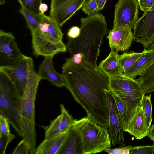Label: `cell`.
<instances>
[{"label": "cell", "instance_id": "6da1fadb", "mask_svg": "<svg viewBox=\"0 0 154 154\" xmlns=\"http://www.w3.org/2000/svg\"><path fill=\"white\" fill-rule=\"evenodd\" d=\"M62 70L65 87L87 116L108 128L109 115L105 90L108 89L109 78L98 67L95 69L83 61Z\"/></svg>", "mask_w": 154, "mask_h": 154}, {"label": "cell", "instance_id": "7a4b0ae2", "mask_svg": "<svg viewBox=\"0 0 154 154\" xmlns=\"http://www.w3.org/2000/svg\"><path fill=\"white\" fill-rule=\"evenodd\" d=\"M80 29V34L77 38H69L67 48L71 56L81 53L84 55L82 61L97 69L100 47L103 43V37L109 32L105 17L97 13L81 18Z\"/></svg>", "mask_w": 154, "mask_h": 154}, {"label": "cell", "instance_id": "3957f363", "mask_svg": "<svg viewBox=\"0 0 154 154\" xmlns=\"http://www.w3.org/2000/svg\"><path fill=\"white\" fill-rule=\"evenodd\" d=\"M33 54L44 57L67 51L63 42V34L57 23L50 16L43 14L37 27L31 32Z\"/></svg>", "mask_w": 154, "mask_h": 154}, {"label": "cell", "instance_id": "277c9868", "mask_svg": "<svg viewBox=\"0 0 154 154\" xmlns=\"http://www.w3.org/2000/svg\"><path fill=\"white\" fill-rule=\"evenodd\" d=\"M72 125L81 135L83 154L100 153L111 148L112 142L107 128L100 125L88 116L75 119Z\"/></svg>", "mask_w": 154, "mask_h": 154}, {"label": "cell", "instance_id": "5b68a950", "mask_svg": "<svg viewBox=\"0 0 154 154\" xmlns=\"http://www.w3.org/2000/svg\"><path fill=\"white\" fill-rule=\"evenodd\" d=\"M21 97L11 80L0 70V115L5 117L22 137L19 114Z\"/></svg>", "mask_w": 154, "mask_h": 154}, {"label": "cell", "instance_id": "8992f818", "mask_svg": "<svg viewBox=\"0 0 154 154\" xmlns=\"http://www.w3.org/2000/svg\"><path fill=\"white\" fill-rule=\"evenodd\" d=\"M108 90L121 99L138 106L141 105L145 95L137 79L127 76L123 73L109 78Z\"/></svg>", "mask_w": 154, "mask_h": 154}, {"label": "cell", "instance_id": "52a82bcc", "mask_svg": "<svg viewBox=\"0 0 154 154\" xmlns=\"http://www.w3.org/2000/svg\"><path fill=\"white\" fill-rule=\"evenodd\" d=\"M139 6L136 0H119L115 6L112 29L133 28L139 19Z\"/></svg>", "mask_w": 154, "mask_h": 154}, {"label": "cell", "instance_id": "ba28073f", "mask_svg": "<svg viewBox=\"0 0 154 154\" xmlns=\"http://www.w3.org/2000/svg\"><path fill=\"white\" fill-rule=\"evenodd\" d=\"M13 34L0 31V68L13 66L26 55L19 48Z\"/></svg>", "mask_w": 154, "mask_h": 154}, {"label": "cell", "instance_id": "9c48e42d", "mask_svg": "<svg viewBox=\"0 0 154 154\" xmlns=\"http://www.w3.org/2000/svg\"><path fill=\"white\" fill-rule=\"evenodd\" d=\"M105 92L108 106L109 115L108 132L112 144L123 145L124 144V132L117 107L112 93L106 89Z\"/></svg>", "mask_w": 154, "mask_h": 154}, {"label": "cell", "instance_id": "30bf717a", "mask_svg": "<svg viewBox=\"0 0 154 154\" xmlns=\"http://www.w3.org/2000/svg\"><path fill=\"white\" fill-rule=\"evenodd\" d=\"M133 28L134 41L146 49L154 41V3L150 9L144 12Z\"/></svg>", "mask_w": 154, "mask_h": 154}, {"label": "cell", "instance_id": "8fae6325", "mask_svg": "<svg viewBox=\"0 0 154 154\" xmlns=\"http://www.w3.org/2000/svg\"><path fill=\"white\" fill-rule=\"evenodd\" d=\"M85 0H51L49 16L60 27L81 8Z\"/></svg>", "mask_w": 154, "mask_h": 154}, {"label": "cell", "instance_id": "7c38bea8", "mask_svg": "<svg viewBox=\"0 0 154 154\" xmlns=\"http://www.w3.org/2000/svg\"><path fill=\"white\" fill-rule=\"evenodd\" d=\"M132 29L130 28L111 30L106 38L111 50L125 52L128 50L134 40Z\"/></svg>", "mask_w": 154, "mask_h": 154}, {"label": "cell", "instance_id": "4fadbf2b", "mask_svg": "<svg viewBox=\"0 0 154 154\" xmlns=\"http://www.w3.org/2000/svg\"><path fill=\"white\" fill-rule=\"evenodd\" d=\"M61 113L51 121L45 129V139L52 138L68 130L72 126L75 119L66 109L63 104H60Z\"/></svg>", "mask_w": 154, "mask_h": 154}, {"label": "cell", "instance_id": "5bb4252c", "mask_svg": "<svg viewBox=\"0 0 154 154\" xmlns=\"http://www.w3.org/2000/svg\"><path fill=\"white\" fill-rule=\"evenodd\" d=\"M54 56L44 57L40 64L38 73L40 80L46 79L57 87L66 86V84L62 73H60L54 69L53 64Z\"/></svg>", "mask_w": 154, "mask_h": 154}, {"label": "cell", "instance_id": "9a60e30c", "mask_svg": "<svg viewBox=\"0 0 154 154\" xmlns=\"http://www.w3.org/2000/svg\"><path fill=\"white\" fill-rule=\"evenodd\" d=\"M125 131L129 133L137 139H141L147 136L149 129L147 127L146 117L141 105L137 107Z\"/></svg>", "mask_w": 154, "mask_h": 154}, {"label": "cell", "instance_id": "2e32d148", "mask_svg": "<svg viewBox=\"0 0 154 154\" xmlns=\"http://www.w3.org/2000/svg\"><path fill=\"white\" fill-rule=\"evenodd\" d=\"M70 128L52 138L45 139L36 148L35 154H59L68 136Z\"/></svg>", "mask_w": 154, "mask_h": 154}, {"label": "cell", "instance_id": "e0dca14e", "mask_svg": "<svg viewBox=\"0 0 154 154\" xmlns=\"http://www.w3.org/2000/svg\"><path fill=\"white\" fill-rule=\"evenodd\" d=\"M59 154H83L81 135L72 125L70 127L68 136Z\"/></svg>", "mask_w": 154, "mask_h": 154}, {"label": "cell", "instance_id": "ac0fdd59", "mask_svg": "<svg viewBox=\"0 0 154 154\" xmlns=\"http://www.w3.org/2000/svg\"><path fill=\"white\" fill-rule=\"evenodd\" d=\"M154 61V51L147 49V51L123 73L127 76L134 79L149 66Z\"/></svg>", "mask_w": 154, "mask_h": 154}, {"label": "cell", "instance_id": "d6986e66", "mask_svg": "<svg viewBox=\"0 0 154 154\" xmlns=\"http://www.w3.org/2000/svg\"><path fill=\"white\" fill-rule=\"evenodd\" d=\"M113 94L117 107L121 124L125 131L138 106H136L130 102L123 100L116 95Z\"/></svg>", "mask_w": 154, "mask_h": 154}, {"label": "cell", "instance_id": "ffe728a7", "mask_svg": "<svg viewBox=\"0 0 154 154\" xmlns=\"http://www.w3.org/2000/svg\"><path fill=\"white\" fill-rule=\"evenodd\" d=\"M118 52L111 50L107 57L99 64L98 68L109 78L118 75L122 73L118 60Z\"/></svg>", "mask_w": 154, "mask_h": 154}, {"label": "cell", "instance_id": "44dd1931", "mask_svg": "<svg viewBox=\"0 0 154 154\" xmlns=\"http://www.w3.org/2000/svg\"><path fill=\"white\" fill-rule=\"evenodd\" d=\"M148 49L154 51V41ZM140 84L144 94L153 92L154 88V61L140 75L137 79Z\"/></svg>", "mask_w": 154, "mask_h": 154}, {"label": "cell", "instance_id": "7402d4cb", "mask_svg": "<svg viewBox=\"0 0 154 154\" xmlns=\"http://www.w3.org/2000/svg\"><path fill=\"white\" fill-rule=\"evenodd\" d=\"M147 51V49H144L141 52L131 51L129 53L125 52L121 55H118L117 58L121 72L123 73L128 69Z\"/></svg>", "mask_w": 154, "mask_h": 154}, {"label": "cell", "instance_id": "603a6c76", "mask_svg": "<svg viewBox=\"0 0 154 154\" xmlns=\"http://www.w3.org/2000/svg\"><path fill=\"white\" fill-rule=\"evenodd\" d=\"M19 12L24 18L27 27L30 31L35 30L38 26L41 20L43 14L31 12L22 5Z\"/></svg>", "mask_w": 154, "mask_h": 154}, {"label": "cell", "instance_id": "cb8c5ba5", "mask_svg": "<svg viewBox=\"0 0 154 154\" xmlns=\"http://www.w3.org/2000/svg\"><path fill=\"white\" fill-rule=\"evenodd\" d=\"M151 94L143 96L141 105L146 117L147 127L149 129L152 120V104L151 100Z\"/></svg>", "mask_w": 154, "mask_h": 154}, {"label": "cell", "instance_id": "d4e9b609", "mask_svg": "<svg viewBox=\"0 0 154 154\" xmlns=\"http://www.w3.org/2000/svg\"><path fill=\"white\" fill-rule=\"evenodd\" d=\"M81 9L88 16L94 15L99 11L96 0H85Z\"/></svg>", "mask_w": 154, "mask_h": 154}, {"label": "cell", "instance_id": "484cf974", "mask_svg": "<svg viewBox=\"0 0 154 154\" xmlns=\"http://www.w3.org/2000/svg\"><path fill=\"white\" fill-rule=\"evenodd\" d=\"M83 57L82 53H79L73 54L70 58H66V62L62 65V70L80 64L82 62Z\"/></svg>", "mask_w": 154, "mask_h": 154}, {"label": "cell", "instance_id": "4316f807", "mask_svg": "<svg viewBox=\"0 0 154 154\" xmlns=\"http://www.w3.org/2000/svg\"><path fill=\"white\" fill-rule=\"evenodd\" d=\"M42 0H18L22 5L29 11L36 13H40L39 7Z\"/></svg>", "mask_w": 154, "mask_h": 154}, {"label": "cell", "instance_id": "83f0119b", "mask_svg": "<svg viewBox=\"0 0 154 154\" xmlns=\"http://www.w3.org/2000/svg\"><path fill=\"white\" fill-rule=\"evenodd\" d=\"M130 150V154H153L154 152V145L133 146Z\"/></svg>", "mask_w": 154, "mask_h": 154}, {"label": "cell", "instance_id": "f1b7e54d", "mask_svg": "<svg viewBox=\"0 0 154 154\" xmlns=\"http://www.w3.org/2000/svg\"><path fill=\"white\" fill-rule=\"evenodd\" d=\"M16 136L12 134L9 135H0V154H4L8 144Z\"/></svg>", "mask_w": 154, "mask_h": 154}, {"label": "cell", "instance_id": "f546056e", "mask_svg": "<svg viewBox=\"0 0 154 154\" xmlns=\"http://www.w3.org/2000/svg\"><path fill=\"white\" fill-rule=\"evenodd\" d=\"M13 154H30L29 149L25 140L23 139L18 143Z\"/></svg>", "mask_w": 154, "mask_h": 154}, {"label": "cell", "instance_id": "4dcf8cb0", "mask_svg": "<svg viewBox=\"0 0 154 154\" xmlns=\"http://www.w3.org/2000/svg\"><path fill=\"white\" fill-rule=\"evenodd\" d=\"M9 123L5 117L0 115V135H9L11 134Z\"/></svg>", "mask_w": 154, "mask_h": 154}, {"label": "cell", "instance_id": "1f68e13d", "mask_svg": "<svg viewBox=\"0 0 154 154\" xmlns=\"http://www.w3.org/2000/svg\"><path fill=\"white\" fill-rule=\"evenodd\" d=\"M140 9L145 12L150 9L154 3V0H137Z\"/></svg>", "mask_w": 154, "mask_h": 154}, {"label": "cell", "instance_id": "d6a6232c", "mask_svg": "<svg viewBox=\"0 0 154 154\" xmlns=\"http://www.w3.org/2000/svg\"><path fill=\"white\" fill-rule=\"evenodd\" d=\"M80 29L77 26L71 27L68 31L67 36L69 38L74 39L77 38L80 35Z\"/></svg>", "mask_w": 154, "mask_h": 154}, {"label": "cell", "instance_id": "836d02e7", "mask_svg": "<svg viewBox=\"0 0 154 154\" xmlns=\"http://www.w3.org/2000/svg\"><path fill=\"white\" fill-rule=\"evenodd\" d=\"M133 146L131 145L122 148H109L104 151L109 154H123L124 151L126 149L131 148Z\"/></svg>", "mask_w": 154, "mask_h": 154}, {"label": "cell", "instance_id": "e575fe53", "mask_svg": "<svg viewBox=\"0 0 154 154\" xmlns=\"http://www.w3.org/2000/svg\"><path fill=\"white\" fill-rule=\"evenodd\" d=\"M48 9V5L45 3H41L39 7V11L40 14H44V13Z\"/></svg>", "mask_w": 154, "mask_h": 154}, {"label": "cell", "instance_id": "d590c367", "mask_svg": "<svg viewBox=\"0 0 154 154\" xmlns=\"http://www.w3.org/2000/svg\"><path fill=\"white\" fill-rule=\"evenodd\" d=\"M99 11L102 10L104 8L107 0H96Z\"/></svg>", "mask_w": 154, "mask_h": 154}, {"label": "cell", "instance_id": "8d00e7d4", "mask_svg": "<svg viewBox=\"0 0 154 154\" xmlns=\"http://www.w3.org/2000/svg\"><path fill=\"white\" fill-rule=\"evenodd\" d=\"M147 136L154 142V124L149 128V133Z\"/></svg>", "mask_w": 154, "mask_h": 154}, {"label": "cell", "instance_id": "74e56055", "mask_svg": "<svg viewBox=\"0 0 154 154\" xmlns=\"http://www.w3.org/2000/svg\"><path fill=\"white\" fill-rule=\"evenodd\" d=\"M5 3V0H0V4L1 5H3Z\"/></svg>", "mask_w": 154, "mask_h": 154}, {"label": "cell", "instance_id": "f35d334b", "mask_svg": "<svg viewBox=\"0 0 154 154\" xmlns=\"http://www.w3.org/2000/svg\"><path fill=\"white\" fill-rule=\"evenodd\" d=\"M153 92H154V90H153Z\"/></svg>", "mask_w": 154, "mask_h": 154}, {"label": "cell", "instance_id": "ab89813d", "mask_svg": "<svg viewBox=\"0 0 154 154\" xmlns=\"http://www.w3.org/2000/svg\"></svg>", "mask_w": 154, "mask_h": 154}]
</instances>
